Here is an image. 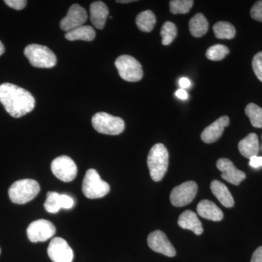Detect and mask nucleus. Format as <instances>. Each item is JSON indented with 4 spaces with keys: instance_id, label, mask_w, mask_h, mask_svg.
Masks as SVG:
<instances>
[{
    "instance_id": "58836bf2",
    "label": "nucleus",
    "mask_w": 262,
    "mask_h": 262,
    "mask_svg": "<svg viewBox=\"0 0 262 262\" xmlns=\"http://www.w3.org/2000/svg\"><path fill=\"white\" fill-rule=\"evenodd\" d=\"M0 253H1V249H0Z\"/></svg>"
},
{
    "instance_id": "e433bc0d",
    "label": "nucleus",
    "mask_w": 262,
    "mask_h": 262,
    "mask_svg": "<svg viewBox=\"0 0 262 262\" xmlns=\"http://www.w3.org/2000/svg\"><path fill=\"white\" fill-rule=\"evenodd\" d=\"M5 53V47L3 46V42L0 41V56Z\"/></svg>"
},
{
    "instance_id": "6ab92c4d",
    "label": "nucleus",
    "mask_w": 262,
    "mask_h": 262,
    "mask_svg": "<svg viewBox=\"0 0 262 262\" xmlns=\"http://www.w3.org/2000/svg\"><path fill=\"white\" fill-rule=\"evenodd\" d=\"M179 227L184 229L192 231L196 235H201L203 232V226L195 213L192 211H186L179 215Z\"/></svg>"
},
{
    "instance_id": "9d476101",
    "label": "nucleus",
    "mask_w": 262,
    "mask_h": 262,
    "mask_svg": "<svg viewBox=\"0 0 262 262\" xmlns=\"http://www.w3.org/2000/svg\"><path fill=\"white\" fill-rule=\"evenodd\" d=\"M198 189V184L192 181L183 183L173 188L170 193V202L176 207L187 206L194 200Z\"/></svg>"
},
{
    "instance_id": "f257e3e1",
    "label": "nucleus",
    "mask_w": 262,
    "mask_h": 262,
    "mask_svg": "<svg viewBox=\"0 0 262 262\" xmlns=\"http://www.w3.org/2000/svg\"><path fill=\"white\" fill-rule=\"evenodd\" d=\"M0 102L10 116L19 118L32 111L35 99L27 90L11 83L0 84Z\"/></svg>"
},
{
    "instance_id": "39448f33",
    "label": "nucleus",
    "mask_w": 262,
    "mask_h": 262,
    "mask_svg": "<svg viewBox=\"0 0 262 262\" xmlns=\"http://www.w3.org/2000/svg\"><path fill=\"white\" fill-rule=\"evenodd\" d=\"M82 192L89 199L103 198L110 191L108 183L101 179L95 169H89L84 176L82 182Z\"/></svg>"
},
{
    "instance_id": "1a4fd4ad",
    "label": "nucleus",
    "mask_w": 262,
    "mask_h": 262,
    "mask_svg": "<svg viewBox=\"0 0 262 262\" xmlns=\"http://www.w3.org/2000/svg\"><path fill=\"white\" fill-rule=\"evenodd\" d=\"M56 229L51 222L46 220L34 221L27 228V236L32 243L46 242L51 238Z\"/></svg>"
},
{
    "instance_id": "aec40b11",
    "label": "nucleus",
    "mask_w": 262,
    "mask_h": 262,
    "mask_svg": "<svg viewBox=\"0 0 262 262\" xmlns=\"http://www.w3.org/2000/svg\"><path fill=\"white\" fill-rule=\"evenodd\" d=\"M239 152L245 158L251 159L254 156H257L259 151V143L258 136L256 134H250L238 144Z\"/></svg>"
},
{
    "instance_id": "4c0bfd02",
    "label": "nucleus",
    "mask_w": 262,
    "mask_h": 262,
    "mask_svg": "<svg viewBox=\"0 0 262 262\" xmlns=\"http://www.w3.org/2000/svg\"><path fill=\"white\" fill-rule=\"evenodd\" d=\"M134 0H121V1H117V3H123V4H125V3H134Z\"/></svg>"
},
{
    "instance_id": "f8f14e48",
    "label": "nucleus",
    "mask_w": 262,
    "mask_h": 262,
    "mask_svg": "<svg viewBox=\"0 0 262 262\" xmlns=\"http://www.w3.org/2000/svg\"><path fill=\"white\" fill-rule=\"evenodd\" d=\"M88 14L85 9L80 5L75 4L70 7L67 15L60 22V27L64 32L83 26L87 21Z\"/></svg>"
},
{
    "instance_id": "cd10ccee",
    "label": "nucleus",
    "mask_w": 262,
    "mask_h": 262,
    "mask_svg": "<svg viewBox=\"0 0 262 262\" xmlns=\"http://www.w3.org/2000/svg\"><path fill=\"white\" fill-rule=\"evenodd\" d=\"M192 0H171L169 3L170 13L173 14H186L192 8Z\"/></svg>"
},
{
    "instance_id": "4be33fe9",
    "label": "nucleus",
    "mask_w": 262,
    "mask_h": 262,
    "mask_svg": "<svg viewBox=\"0 0 262 262\" xmlns=\"http://www.w3.org/2000/svg\"><path fill=\"white\" fill-rule=\"evenodd\" d=\"M96 37V32L91 26H81L66 33L65 38L70 41L83 40L91 42Z\"/></svg>"
},
{
    "instance_id": "72a5a7b5",
    "label": "nucleus",
    "mask_w": 262,
    "mask_h": 262,
    "mask_svg": "<svg viewBox=\"0 0 262 262\" xmlns=\"http://www.w3.org/2000/svg\"><path fill=\"white\" fill-rule=\"evenodd\" d=\"M251 262H262V246L258 248L253 253Z\"/></svg>"
},
{
    "instance_id": "393cba45",
    "label": "nucleus",
    "mask_w": 262,
    "mask_h": 262,
    "mask_svg": "<svg viewBox=\"0 0 262 262\" xmlns=\"http://www.w3.org/2000/svg\"><path fill=\"white\" fill-rule=\"evenodd\" d=\"M215 37L222 39H231L236 34L235 28L232 24L227 21L217 22L213 27Z\"/></svg>"
},
{
    "instance_id": "a211bd4d",
    "label": "nucleus",
    "mask_w": 262,
    "mask_h": 262,
    "mask_svg": "<svg viewBox=\"0 0 262 262\" xmlns=\"http://www.w3.org/2000/svg\"><path fill=\"white\" fill-rule=\"evenodd\" d=\"M196 211L203 218L214 222H220L224 217L222 210L214 203L208 200L200 202Z\"/></svg>"
},
{
    "instance_id": "f03ea898",
    "label": "nucleus",
    "mask_w": 262,
    "mask_h": 262,
    "mask_svg": "<svg viewBox=\"0 0 262 262\" xmlns=\"http://www.w3.org/2000/svg\"><path fill=\"white\" fill-rule=\"evenodd\" d=\"M169 155L163 144H157L150 149L147 165L150 176L155 182H160L168 170Z\"/></svg>"
},
{
    "instance_id": "c756f323",
    "label": "nucleus",
    "mask_w": 262,
    "mask_h": 262,
    "mask_svg": "<svg viewBox=\"0 0 262 262\" xmlns=\"http://www.w3.org/2000/svg\"><path fill=\"white\" fill-rule=\"evenodd\" d=\"M252 67L255 75L262 82V51L259 52L253 57Z\"/></svg>"
},
{
    "instance_id": "412c9836",
    "label": "nucleus",
    "mask_w": 262,
    "mask_h": 262,
    "mask_svg": "<svg viewBox=\"0 0 262 262\" xmlns=\"http://www.w3.org/2000/svg\"><path fill=\"white\" fill-rule=\"evenodd\" d=\"M211 189L215 198L226 208H232L234 206L233 196L223 183L220 181H213L211 184Z\"/></svg>"
},
{
    "instance_id": "2f4dec72",
    "label": "nucleus",
    "mask_w": 262,
    "mask_h": 262,
    "mask_svg": "<svg viewBox=\"0 0 262 262\" xmlns=\"http://www.w3.org/2000/svg\"><path fill=\"white\" fill-rule=\"evenodd\" d=\"M5 3L13 9L20 10H23L27 6V1L26 0H5Z\"/></svg>"
},
{
    "instance_id": "423d86ee",
    "label": "nucleus",
    "mask_w": 262,
    "mask_h": 262,
    "mask_svg": "<svg viewBox=\"0 0 262 262\" xmlns=\"http://www.w3.org/2000/svg\"><path fill=\"white\" fill-rule=\"evenodd\" d=\"M92 125L97 132L106 135H119L125 129V122L122 118L106 113L95 114Z\"/></svg>"
},
{
    "instance_id": "c85d7f7f",
    "label": "nucleus",
    "mask_w": 262,
    "mask_h": 262,
    "mask_svg": "<svg viewBox=\"0 0 262 262\" xmlns=\"http://www.w3.org/2000/svg\"><path fill=\"white\" fill-rule=\"evenodd\" d=\"M229 50L223 45H215L207 50L206 56L211 61H218L224 59L229 54Z\"/></svg>"
},
{
    "instance_id": "f704fd0d",
    "label": "nucleus",
    "mask_w": 262,
    "mask_h": 262,
    "mask_svg": "<svg viewBox=\"0 0 262 262\" xmlns=\"http://www.w3.org/2000/svg\"><path fill=\"white\" fill-rule=\"evenodd\" d=\"M191 82L189 79L185 78V77H183V78L180 79L179 80V85L181 86L182 89H185L189 88L190 86Z\"/></svg>"
},
{
    "instance_id": "7ed1b4c3",
    "label": "nucleus",
    "mask_w": 262,
    "mask_h": 262,
    "mask_svg": "<svg viewBox=\"0 0 262 262\" xmlns=\"http://www.w3.org/2000/svg\"><path fill=\"white\" fill-rule=\"evenodd\" d=\"M40 187L37 181L26 179L17 181L10 186L8 194L15 204H25L32 201L39 194Z\"/></svg>"
},
{
    "instance_id": "0eeeda50",
    "label": "nucleus",
    "mask_w": 262,
    "mask_h": 262,
    "mask_svg": "<svg viewBox=\"0 0 262 262\" xmlns=\"http://www.w3.org/2000/svg\"><path fill=\"white\" fill-rule=\"evenodd\" d=\"M115 67L120 77L127 82H138L144 75L141 63L128 55L118 57L115 61Z\"/></svg>"
},
{
    "instance_id": "9b49d317",
    "label": "nucleus",
    "mask_w": 262,
    "mask_h": 262,
    "mask_svg": "<svg viewBox=\"0 0 262 262\" xmlns=\"http://www.w3.org/2000/svg\"><path fill=\"white\" fill-rule=\"evenodd\" d=\"M48 256L53 262H72L74 253L68 243L61 237L52 239L48 248Z\"/></svg>"
},
{
    "instance_id": "ddd939ff",
    "label": "nucleus",
    "mask_w": 262,
    "mask_h": 262,
    "mask_svg": "<svg viewBox=\"0 0 262 262\" xmlns=\"http://www.w3.org/2000/svg\"><path fill=\"white\" fill-rule=\"evenodd\" d=\"M147 243L149 248L155 252L161 253L169 257L176 256L177 252L175 248L162 231L156 230L149 234L148 236Z\"/></svg>"
},
{
    "instance_id": "b1692460",
    "label": "nucleus",
    "mask_w": 262,
    "mask_h": 262,
    "mask_svg": "<svg viewBox=\"0 0 262 262\" xmlns=\"http://www.w3.org/2000/svg\"><path fill=\"white\" fill-rule=\"evenodd\" d=\"M136 23L141 32H150L154 29L156 24V17L151 10H146L137 15Z\"/></svg>"
},
{
    "instance_id": "7c9ffc66",
    "label": "nucleus",
    "mask_w": 262,
    "mask_h": 262,
    "mask_svg": "<svg viewBox=\"0 0 262 262\" xmlns=\"http://www.w3.org/2000/svg\"><path fill=\"white\" fill-rule=\"evenodd\" d=\"M251 18L262 22V0L256 2L251 9Z\"/></svg>"
},
{
    "instance_id": "bb28decb",
    "label": "nucleus",
    "mask_w": 262,
    "mask_h": 262,
    "mask_svg": "<svg viewBox=\"0 0 262 262\" xmlns=\"http://www.w3.org/2000/svg\"><path fill=\"white\" fill-rule=\"evenodd\" d=\"M160 34H161L162 43H163V46H168L173 42L176 37H177V27L172 22H165L162 27Z\"/></svg>"
},
{
    "instance_id": "6e6552de",
    "label": "nucleus",
    "mask_w": 262,
    "mask_h": 262,
    "mask_svg": "<svg viewBox=\"0 0 262 262\" xmlns=\"http://www.w3.org/2000/svg\"><path fill=\"white\" fill-rule=\"evenodd\" d=\"M51 170L55 177L62 182H70L77 177V165L70 157L62 155L53 160Z\"/></svg>"
},
{
    "instance_id": "20e7f679",
    "label": "nucleus",
    "mask_w": 262,
    "mask_h": 262,
    "mask_svg": "<svg viewBox=\"0 0 262 262\" xmlns=\"http://www.w3.org/2000/svg\"><path fill=\"white\" fill-rule=\"evenodd\" d=\"M24 55L31 64L37 68H52L57 63L54 53L50 48L41 45H29L24 50Z\"/></svg>"
},
{
    "instance_id": "f3484780",
    "label": "nucleus",
    "mask_w": 262,
    "mask_h": 262,
    "mask_svg": "<svg viewBox=\"0 0 262 262\" xmlns=\"http://www.w3.org/2000/svg\"><path fill=\"white\" fill-rule=\"evenodd\" d=\"M91 21L96 28L102 29L108 16V7L101 1L93 3L90 7Z\"/></svg>"
},
{
    "instance_id": "5701e85b",
    "label": "nucleus",
    "mask_w": 262,
    "mask_h": 262,
    "mask_svg": "<svg viewBox=\"0 0 262 262\" xmlns=\"http://www.w3.org/2000/svg\"><path fill=\"white\" fill-rule=\"evenodd\" d=\"M208 20L204 15L198 13L189 20V27L191 34L194 37H201L206 34L208 30Z\"/></svg>"
},
{
    "instance_id": "c9c22d12",
    "label": "nucleus",
    "mask_w": 262,
    "mask_h": 262,
    "mask_svg": "<svg viewBox=\"0 0 262 262\" xmlns=\"http://www.w3.org/2000/svg\"><path fill=\"white\" fill-rule=\"evenodd\" d=\"M176 96L182 100L187 99L188 98L187 91H186L185 90L182 89H179L178 91L176 92Z\"/></svg>"
},
{
    "instance_id": "dca6fc26",
    "label": "nucleus",
    "mask_w": 262,
    "mask_h": 262,
    "mask_svg": "<svg viewBox=\"0 0 262 262\" xmlns=\"http://www.w3.org/2000/svg\"><path fill=\"white\" fill-rule=\"evenodd\" d=\"M229 124V117H221L220 118L204 129L201 134L202 140L206 144L215 142L222 136L224 130L226 127L228 126Z\"/></svg>"
},
{
    "instance_id": "4468645a",
    "label": "nucleus",
    "mask_w": 262,
    "mask_h": 262,
    "mask_svg": "<svg viewBox=\"0 0 262 262\" xmlns=\"http://www.w3.org/2000/svg\"><path fill=\"white\" fill-rule=\"evenodd\" d=\"M217 168L222 172L221 177L227 182L234 185H239L246 178V173L238 170L231 160L221 158L217 161Z\"/></svg>"
},
{
    "instance_id": "473e14b6",
    "label": "nucleus",
    "mask_w": 262,
    "mask_h": 262,
    "mask_svg": "<svg viewBox=\"0 0 262 262\" xmlns=\"http://www.w3.org/2000/svg\"><path fill=\"white\" fill-rule=\"evenodd\" d=\"M249 165L253 168H259L262 166V157L254 156L250 159Z\"/></svg>"
},
{
    "instance_id": "a878e982",
    "label": "nucleus",
    "mask_w": 262,
    "mask_h": 262,
    "mask_svg": "<svg viewBox=\"0 0 262 262\" xmlns=\"http://www.w3.org/2000/svg\"><path fill=\"white\" fill-rule=\"evenodd\" d=\"M245 112L253 127L258 128L262 127V108L255 103H251L247 105Z\"/></svg>"
},
{
    "instance_id": "2eb2a0df",
    "label": "nucleus",
    "mask_w": 262,
    "mask_h": 262,
    "mask_svg": "<svg viewBox=\"0 0 262 262\" xmlns=\"http://www.w3.org/2000/svg\"><path fill=\"white\" fill-rule=\"evenodd\" d=\"M75 205V201L70 196L59 194L56 192H49L45 202V209L51 213H58L61 208L70 209Z\"/></svg>"
}]
</instances>
